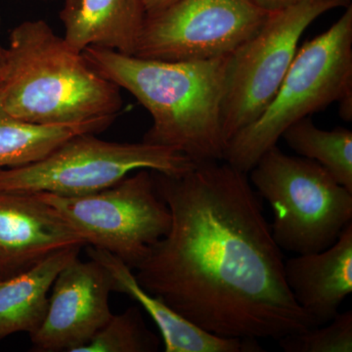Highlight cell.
<instances>
[{
	"instance_id": "ffe728a7",
	"label": "cell",
	"mask_w": 352,
	"mask_h": 352,
	"mask_svg": "<svg viewBox=\"0 0 352 352\" xmlns=\"http://www.w3.org/2000/svg\"><path fill=\"white\" fill-rule=\"evenodd\" d=\"M251 1L261 10L273 13L296 6L303 0H251Z\"/></svg>"
},
{
	"instance_id": "7c38bea8",
	"label": "cell",
	"mask_w": 352,
	"mask_h": 352,
	"mask_svg": "<svg viewBox=\"0 0 352 352\" xmlns=\"http://www.w3.org/2000/svg\"><path fill=\"white\" fill-rule=\"evenodd\" d=\"M284 274L296 303L315 325L333 320L352 293V223L327 249L285 259Z\"/></svg>"
},
{
	"instance_id": "ba28073f",
	"label": "cell",
	"mask_w": 352,
	"mask_h": 352,
	"mask_svg": "<svg viewBox=\"0 0 352 352\" xmlns=\"http://www.w3.org/2000/svg\"><path fill=\"white\" fill-rule=\"evenodd\" d=\"M82 236L132 270L170 228V208L157 193L152 170H139L96 193L62 197L36 193Z\"/></svg>"
},
{
	"instance_id": "9c48e42d",
	"label": "cell",
	"mask_w": 352,
	"mask_h": 352,
	"mask_svg": "<svg viewBox=\"0 0 352 352\" xmlns=\"http://www.w3.org/2000/svg\"><path fill=\"white\" fill-rule=\"evenodd\" d=\"M270 15L251 0H180L146 16L133 56L162 61L228 56Z\"/></svg>"
},
{
	"instance_id": "2e32d148",
	"label": "cell",
	"mask_w": 352,
	"mask_h": 352,
	"mask_svg": "<svg viewBox=\"0 0 352 352\" xmlns=\"http://www.w3.org/2000/svg\"><path fill=\"white\" fill-rule=\"evenodd\" d=\"M116 119L101 118L78 124L43 126L16 119L0 104V170L38 161L78 134L106 131Z\"/></svg>"
},
{
	"instance_id": "9a60e30c",
	"label": "cell",
	"mask_w": 352,
	"mask_h": 352,
	"mask_svg": "<svg viewBox=\"0 0 352 352\" xmlns=\"http://www.w3.org/2000/svg\"><path fill=\"white\" fill-rule=\"evenodd\" d=\"M82 249L61 250L30 270L0 279V342L14 333L31 336L38 330L47 312L55 279L69 261L80 256Z\"/></svg>"
},
{
	"instance_id": "8992f818",
	"label": "cell",
	"mask_w": 352,
	"mask_h": 352,
	"mask_svg": "<svg viewBox=\"0 0 352 352\" xmlns=\"http://www.w3.org/2000/svg\"><path fill=\"white\" fill-rule=\"evenodd\" d=\"M195 163L173 148L102 140L82 133L34 163L0 170V191L80 197L117 184L133 171L179 175Z\"/></svg>"
},
{
	"instance_id": "44dd1931",
	"label": "cell",
	"mask_w": 352,
	"mask_h": 352,
	"mask_svg": "<svg viewBox=\"0 0 352 352\" xmlns=\"http://www.w3.org/2000/svg\"><path fill=\"white\" fill-rule=\"evenodd\" d=\"M178 1L180 0H141L146 16L161 12L164 9L177 3Z\"/></svg>"
},
{
	"instance_id": "7402d4cb",
	"label": "cell",
	"mask_w": 352,
	"mask_h": 352,
	"mask_svg": "<svg viewBox=\"0 0 352 352\" xmlns=\"http://www.w3.org/2000/svg\"><path fill=\"white\" fill-rule=\"evenodd\" d=\"M0 25H1V18H0ZM8 50L0 43V85L6 80L7 71H8Z\"/></svg>"
},
{
	"instance_id": "52a82bcc",
	"label": "cell",
	"mask_w": 352,
	"mask_h": 352,
	"mask_svg": "<svg viewBox=\"0 0 352 352\" xmlns=\"http://www.w3.org/2000/svg\"><path fill=\"white\" fill-rule=\"evenodd\" d=\"M351 0H303L271 13L265 24L228 56L221 103L226 143L261 117L274 99L308 27Z\"/></svg>"
},
{
	"instance_id": "7a4b0ae2",
	"label": "cell",
	"mask_w": 352,
	"mask_h": 352,
	"mask_svg": "<svg viewBox=\"0 0 352 352\" xmlns=\"http://www.w3.org/2000/svg\"><path fill=\"white\" fill-rule=\"evenodd\" d=\"M90 66L126 90L149 112L143 141L173 148L195 164L222 161L221 103L228 56L195 61H162L89 46Z\"/></svg>"
},
{
	"instance_id": "5bb4252c",
	"label": "cell",
	"mask_w": 352,
	"mask_h": 352,
	"mask_svg": "<svg viewBox=\"0 0 352 352\" xmlns=\"http://www.w3.org/2000/svg\"><path fill=\"white\" fill-rule=\"evenodd\" d=\"M59 17L76 52L96 46L133 56L146 13L141 0H65Z\"/></svg>"
},
{
	"instance_id": "603a6c76",
	"label": "cell",
	"mask_w": 352,
	"mask_h": 352,
	"mask_svg": "<svg viewBox=\"0 0 352 352\" xmlns=\"http://www.w3.org/2000/svg\"><path fill=\"white\" fill-rule=\"evenodd\" d=\"M38 1H52V0H38Z\"/></svg>"
},
{
	"instance_id": "8fae6325",
	"label": "cell",
	"mask_w": 352,
	"mask_h": 352,
	"mask_svg": "<svg viewBox=\"0 0 352 352\" xmlns=\"http://www.w3.org/2000/svg\"><path fill=\"white\" fill-rule=\"evenodd\" d=\"M72 247L87 242L36 194L0 191V279Z\"/></svg>"
},
{
	"instance_id": "4fadbf2b",
	"label": "cell",
	"mask_w": 352,
	"mask_h": 352,
	"mask_svg": "<svg viewBox=\"0 0 352 352\" xmlns=\"http://www.w3.org/2000/svg\"><path fill=\"white\" fill-rule=\"evenodd\" d=\"M88 258L101 263L113 282V291L129 296L150 315L162 333L166 352H261L256 339L224 338L203 330L148 293L136 280L133 270L104 250L87 245Z\"/></svg>"
},
{
	"instance_id": "d6986e66",
	"label": "cell",
	"mask_w": 352,
	"mask_h": 352,
	"mask_svg": "<svg viewBox=\"0 0 352 352\" xmlns=\"http://www.w3.org/2000/svg\"><path fill=\"white\" fill-rule=\"evenodd\" d=\"M286 352H351L352 311L339 314L333 320L278 340Z\"/></svg>"
},
{
	"instance_id": "5b68a950",
	"label": "cell",
	"mask_w": 352,
	"mask_h": 352,
	"mask_svg": "<svg viewBox=\"0 0 352 352\" xmlns=\"http://www.w3.org/2000/svg\"><path fill=\"white\" fill-rule=\"evenodd\" d=\"M248 173L272 208L271 233L282 251H323L352 223V192L316 162L289 156L275 145Z\"/></svg>"
},
{
	"instance_id": "30bf717a",
	"label": "cell",
	"mask_w": 352,
	"mask_h": 352,
	"mask_svg": "<svg viewBox=\"0 0 352 352\" xmlns=\"http://www.w3.org/2000/svg\"><path fill=\"white\" fill-rule=\"evenodd\" d=\"M112 292V278L98 261H69L53 283L43 324L30 336L32 351L78 352L113 316Z\"/></svg>"
},
{
	"instance_id": "277c9868",
	"label": "cell",
	"mask_w": 352,
	"mask_h": 352,
	"mask_svg": "<svg viewBox=\"0 0 352 352\" xmlns=\"http://www.w3.org/2000/svg\"><path fill=\"white\" fill-rule=\"evenodd\" d=\"M352 92V6L327 31L298 48L263 115L227 142L222 161L248 173L292 124Z\"/></svg>"
},
{
	"instance_id": "e0dca14e",
	"label": "cell",
	"mask_w": 352,
	"mask_h": 352,
	"mask_svg": "<svg viewBox=\"0 0 352 352\" xmlns=\"http://www.w3.org/2000/svg\"><path fill=\"white\" fill-rule=\"evenodd\" d=\"M291 149L326 168L352 192V131L344 127L323 131L309 117L289 126L282 134Z\"/></svg>"
},
{
	"instance_id": "ac0fdd59",
	"label": "cell",
	"mask_w": 352,
	"mask_h": 352,
	"mask_svg": "<svg viewBox=\"0 0 352 352\" xmlns=\"http://www.w3.org/2000/svg\"><path fill=\"white\" fill-rule=\"evenodd\" d=\"M160 340L146 326L139 308L131 307L113 315L78 352H155Z\"/></svg>"
},
{
	"instance_id": "6da1fadb",
	"label": "cell",
	"mask_w": 352,
	"mask_h": 352,
	"mask_svg": "<svg viewBox=\"0 0 352 352\" xmlns=\"http://www.w3.org/2000/svg\"><path fill=\"white\" fill-rule=\"evenodd\" d=\"M152 173L171 224L135 268L143 289L219 337L278 340L316 327L286 283L248 173L224 161Z\"/></svg>"
},
{
	"instance_id": "3957f363",
	"label": "cell",
	"mask_w": 352,
	"mask_h": 352,
	"mask_svg": "<svg viewBox=\"0 0 352 352\" xmlns=\"http://www.w3.org/2000/svg\"><path fill=\"white\" fill-rule=\"evenodd\" d=\"M9 62L0 104L16 119L78 124L119 116L120 88L92 68L44 20H28L9 36Z\"/></svg>"
}]
</instances>
